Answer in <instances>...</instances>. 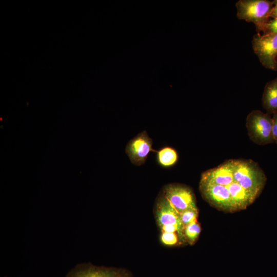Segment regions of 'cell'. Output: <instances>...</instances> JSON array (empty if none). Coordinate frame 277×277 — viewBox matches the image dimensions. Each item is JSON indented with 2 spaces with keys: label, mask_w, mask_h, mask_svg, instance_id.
Here are the masks:
<instances>
[{
  "label": "cell",
  "mask_w": 277,
  "mask_h": 277,
  "mask_svg": "<svg viewBox=\"0 0 277 277\" xmlns=\"http://www.w3.org/2000/svg\"><path fill=\"white\" fill-rule=\"evenodd\" d=\"M272 3L273 4V5H277V0H274L272 1Z\"/></svg>",
  "instance_id": "20"
},
{
  "label": "cell",
  "mask_w": 277,
  "mask_h": 277,
  "mask_svg": "<svg viewBox=\"0 0 277 277\" xmlns=\"http://www.w3.org/2000/svg\"><path fill=\"white\" fill-rule=\"evenodd\" d=\"M273 118L269 114L259 110L251 111L246 119V127L250 139L255 144L265 145L274 142Z\"/></svg>",
  "instance_id": "2"
},
{
  "label": "cell",
  "mask_w": 277,
  "mask_h": 277,
  "mask_svg": "<svg viewBox=\"0 0 277 277\" xmlns=\"http://www.w3.org/2000/svg\"><path fill=\"white\" fill-rule=\"evenodd\" d=\"M273 121L272 135L274 142L277 144V123L273 120Z\"/></svg>",
  "instance_id": "17"
},
{
  "label": "cell",
  "mask_w": 277,
  "mask_h": 277,
  "mask_svg": "<svg viewBox=\"0 0 277 277\" xmlns=\"http://www.w3.org/2000/svg\"><path fill=\"white\" fill-rule=\"evenodd\" d=\"M232 162L234 180L256 199L267 181L264 171L251 160L232 159Z\"/></svg>",
  "instance_id": "1"
},
{
  "label": "cell",
  "mask_w": 277,
  "mask_h": 277,
  "mask_svg": "<svg viewBox=\"0 0 277 277\" xmlns=\"http://www.w3.org/2000/svg\"><path fill=\"white\" fill-rule=\"evenodd\" d=\"M201 231V226L197 220L185 226L184 235L186 241L190 245L193 244L199 238Z\"/></svg>",
  "instance_id": "13"
},
{
  "label": "cell",
  "mask_w": 277,
  "mask_h": 277,
  "mask_svg": "<svg viewBox=\"0 0 277 277\" xmlns=\"http://www.w3.org/2000/svg\"><path fill=\"white\" fill-rule=\"evenodd\" d=\"M180 219L184 227L193 221H196L198 216L197 208L186 210L180 213Z\"/></svg>",
  "instance_id": "16"
},
{
  "label": "cell",
  "mask_w": 277,
  "mask_h": 277,
  "mask_svg": "<svg viewBox=\"0 0 277 277\" xmlns=\"http://www.w3.org/2000/svg\"><path fill=\"white\" fill-rule=\"evenodd\" d=\"M263 107L267 113L277 112V77L265 85L262 95Z\"/></svg>",
  "instance_id": "11"
},
{
  "label": "cell",
  "mask_w": 277,
  "mask_h": 277,
  "mask_svg": "<svg viewBox=\"0 0 277 277\" xmlns=\"http://www.w3.org/2000/svg\"><path fill=\"white\" fill-rule=\"evenodd\" d=\"M156 152L157 163L164 168L171 167L178 161V153L176 150L171 147H164Z\"/></svg>",
  "instance_id": "12"
},
{
  "label": "cell",
  "mask_w": 277,
  "mask_h": 277,
  "mask_svg": "<svg viewBox=\"0 0 277 277\" xmlns=\"http://www.w3.org/2000/svg\"><path fill=\"white\" fill-rule=\"evenodd\" d=\"M252 46L261 64L266 68L276 70L277 33L253 35Z\"/></svg>",
  "instance_id": "4"
},
{
  "label": "cell",
  "mask_w": 277,
  "mask_h": 277,
  "mask_svg": "<svg viewBox=\"0 0 277 277\" xmlns=\"http://www.w3.org/2000/svg\"><path fill=\"white\" fill-rule=\"evenodd\" d=\"M153 141L146 131H142L128 142L125 152L131 162L135 166L143 165L151 152H157L152 148Z\"/></svg>",
  "instance_id": "6"
},
{
  "label": "cell",
  "mask_w": 277,
  "mask_h": 277,
  "mask_svg": "<svg viewBox=\"0 0 277 277\" xmlns=\"http://www.w3.org/2000/svg\"><path fill=\"white\" fill-rule=\"evenodd\" d=\"M276 70H277V58H276Z\"/></svg>",
  "instance_id": "21"
},
{
  "label": "cell",
  "mask_w": 277,
  "mask_h": 277,
  "mask_svg": "<svg viewBox=\"0 0 277 277\" xmlns=\"http://www.w3.org/2000/svg\"><path fill=\"white\" fill-rule=\"evenodd\" d=\"M235 6L239 19L253 23L256 26L269 20L274 5L267 0H240Z\"/></svg>",
  "instance_id": "3"
},
{
  "label": "cell",
  "mask_w": 277,
  "mask_h": 277,
  "mask_svg": "<svg viewBox=\"0 0 277 277\" xmlns=\"http://www.w3.org/2000/svg\"><path fill=\"white\" fill-rule=\"evenodd\" d=\"M161 193L179 213L197 208L194 194L188 187L180 184H169L163 187Z\"/></svg>",
  "instance_id": "5"
},
{
  "label": "cell",
  "mask_w": 277,
  "mask_h": 277,
  "mask_svg": "<svg viewBox=\"0 0 277 277\" xmlns=\"http://www.w3.org/2000/svg\"><path fill=\"white\" fill-rule=\"evenodd\" d=\"M199 189L203 198L212 206L223 211H234L227 187L200 183Z\"/></svg>",
  "instance_id": "7"
},
{
  "label": "cell",
  "mask_w": 277,
  "mask_h": 277,
  "mask_svg": "<svg viewBox=\"0 0 277 277\" xmlns=\"http://www.w3.org/2000/svg\"><path fill=\"white\" fill-rule=\"evenodd\" d=\"M272 118L274 121L277 123V112H275L274 114H273Z\"/></svg>",
  "instance_id": "19"
},
{
  "label": "cell",
  "mask_w": 277,
  "mask_h": 277,
  "mask_svg": "<svg viewBox=\"0 0 277 277\" xmlns=\"http://www.w3.org/2000/svg\"><path fill=\"white\" fill-rule=\"evenodd\" d=\"M269 17L272 18H277V5L273 6L271 11Z\"/></svg>",
  "instance_id": "18"
},
{
  "label": "cell",
  "mask_w": 277,
  "mask_h": 277,
  "mask_svg": "<svg viewBox=\"0 0 277 277\" xmlns=\"http://www.w3.org/2000/svg\"><path fill=\"white\" fill-rule=\"evenodd\" d=\"M256 30L263 34L277 33V18L269 19L267 22L256 26Z\"/></svg>",
  "instance_id": "15"
},
{
  "label": "cell",
  "mask_w": 277,
  "mask_h": 277,
  "mask_svg": "<svg viewBox=\"0 0 277 277\" xmlns=\"http://www.w3.org/2000/svg\"><path fill=\"white\" fill-rule=\"evenodd\" d=\"M160 241L166 246H176L183 243L177 233L169 232H161Z\"/></svg>",
  "instance_id": "14"
},
{
  "label": "cell",
  "mask_w": 277,
  "mask_h": 277,
  "mask_svg": "<svg viewBox=\"0 0 277 277\" xmlns=\"http://www.w3.org/2000/svg\"><path fill=\"white\" fill-rule=\"evenodd\" d=\"M226 187L229 190L234 211L246 209L256 199L235 180Z\"/></svg>",
  "instance_id": "10"
},
{
  "label": "cell",
  "mask_w": 277,
  "mask_h": 277,
  "mask_svg": "<svg viewBox=\"0 0 277 277\" xmlns=\"http://www.w3.org/2000/svg\"><path fill=\"white\" fill-rule=\"evenodd\" d=\"M66 277H131V275L129 271L123 268L82 263L75 266Z\"/></svg>",
  "instance_id": "8"
},
{
  "label": "cell",
  "mask_w": 277,
  "mask_h": 277,
  "mask_svg": "<svg viewBox=\"0 0 277 277\" xmlns=\"http://www.w3.org/2000/svg\"><path fill=\"white\" fill-rule=\"evenodd\" d=\"M155 219L159 228L175 226L184 230L180 213L160 193L156 200L155 206Z\"/></svg>",
  "instance_id": "9"
}]
</instances>
